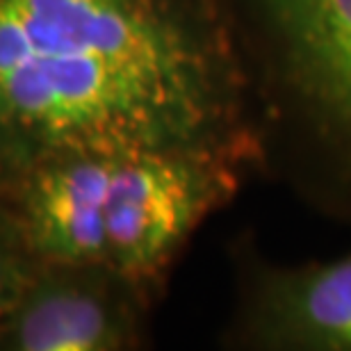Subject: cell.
I'll use <instances>...</instances> for the list:
<instances>
[{"instance_id": "6da1fadb", "label": "cell", "mask_w": 351, "mask_h": 351, "mask_svg": "<svg viewBox=\"0 0 351 351\" xmlns=\"http://www.w3.org/2000/svg\"><path fill=\"white\" fill-rule=\"evenodd\" d=\"M173 151L258 171L221 0H0V165Z\"/></svg>"}, {"instance_id": "7a4b0ae2", "label": "cell", "mask_w": 351, "mask_h": 351, "mask_svg": "<svg viewBox=\"0 0 351 351\" xmlns=\"http://www.w3.org/2000/svg\"><path fill=\"white\" fill-rule=\"evenodd\" d=\"M247 78L258 173L351 228V0H221Z\"/></svg>"}, {"instance_id": "3957f363", "label": "cell", "mask_w": 351, "mask_h": 351, "mask_svg": "<svg viewBox=\"0 0 351 351\" xmlns=\"http://www.w3.org/2000/svg\"><path fill=\"white\" fill-rule=\"evenodd\" d=\"M249 171L201 153L117 156L105 203V265L151 299L189 237L235 199Z\"/></svg>"}, {"instance_id": "277c9868", "label": "cell", "mask_w": 351, "mask_h": 351, "mask_svg": "<svg viewBox=\"0 0 351 351\" xmlns=\"http://www.w3.org/2000/svg\"><path fill=\"white\" fill-rule=\"evenodd\" d=\"M237 299L223 342L242 351H351V251L278 263L254 240L235 249Z\"/></svg>"}, {"instance_id": "5b68a950", "label": "cell", "mask_w": 351, "mask_h": 351, "mask_svg": "<svg viewBox=\"0 0 351 351\" xmlns=\"http://www.w3.org/2000/svg\"><path fill=\"white\" fill-rule=\"evenodd\" d=\"M146 304L108 265H41L0 317V349H132L142 340Z\"/></svg>"}, {"instance_id": "8992f818", "label": "cell", "mask_w": 351, "mask_h": 351, "mask_svg": "<svg viewBox=\"0 0 351 351\" xmlns=\"http://www.w3.org/2000/svg\"><path fill=\"white\" fill-rule=\"evenodd\" d=\"M114 160L75 151L21 171L19 240L39 265H105V203Z\"/></svg>"}, {"instance_id": "52a82bcc", "label": "cell", "mask_w": 351, "mask_h": 351, "mask_svg": "<svg viewBox=\"0 0 351 351\" xmlns=\"http://www.w3.org/2000/svg\"><path fill=\"white\" fill-rule=\"evenodd\" d=\"M30 274L32 271L25 267L23 258L14 249L10 235H5L0 230V317L12 306V301L16 299V294L25 285Z\"/></svg>"}]
</instances>
